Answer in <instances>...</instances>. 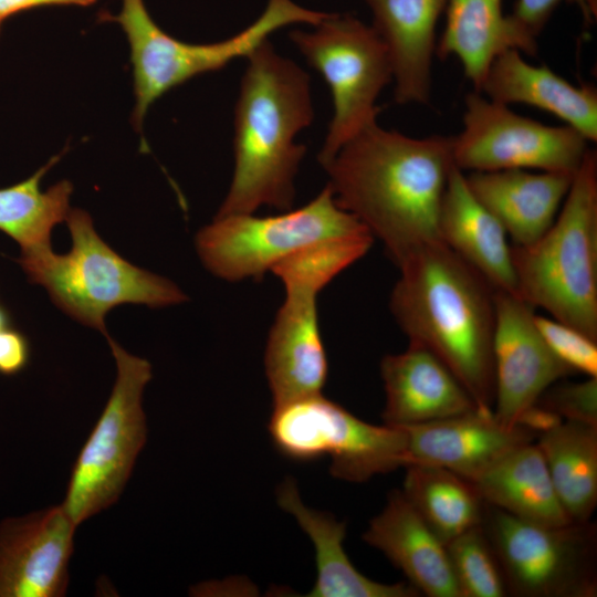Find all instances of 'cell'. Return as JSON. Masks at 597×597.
<instances>
[{"mask_svg":"<svg viewBox=\"0 0 597 597\" xmlns=\"http://www.w3.org/2000/svg\"><path fill=\"white\" fill-rule=\"evenodd\" d=\"M12 326L10 315L7 310L0 304V332Z\"/></svg>","mask_w":597,"mask_h":597,"instance_id":"cell-35","label":"cell"},{"mask_svg":"<svg viewBox=\"0 0 597 597\" xmlns=\"http://www.w3.org/2000/svg\"><path fill=\"white\" fill-rule=\"evenodd\" d=\"M470 482L486 504L517 519L544 525L573 522L534 441L511 450Z\"/></svg>","mask_w":597,"mask_h":597,"instance_id":"cell-25","label":"cell"},{"mask_svg":"<svg viewBox=\"0 0 597 597\" xmlns=\"http://www.w3.org/2000/svg\"><path fill=\"white\" fill-rule=\"evenodd\" d=\"M404 428L408 436L409 464L439 465L468 481L511 450L536 439L522 426H502L493 410L482 408Z\"/></svg>","mask_w":597,"mask_h":597,"instance_id":"cell-16","label":"cell"},{"mask_svg":"<svg viewBox=\"0 0 597 597\" xmlns=\"http://www.w3.org/2000/svg\"><path fill=\"white\" fill-rule=\"evenodd\" d=\"M536 404L563 420L597 426V377H588L580 383L556 381Z\"/></svg>","mask_w":597,"mask_h":597,"instance_id":"cell-31","label":"cell"},{"mask_svg":"<svg viewBox=\"0 0 597 597\" xmlns=\"http://www.w3.org/2000/svg\"><path fill=\"white\" fill-rule=\"evenodd\" d=\"M385 43L395 80V101L426 104L431 92L436 27L448 0H366Z\"/></svg>","mask_w":597,"mask_h":597,"instance_id":"cell-21","label":"cell"},{"mask_svg":"<svg viewBox=\"0 0 597 597\" xmlns=\"http://www.w3.org/2000/svg\"><path fill=\"white\" fill-rule=\"evenodd\" d=\"M535 325L551 350L574 373L597 377V341L555 318L534 316Z\"/></svg>","mask_w":597,"mask_h":597,"instance_id":"cell-30","label":"cell"},{"mask_svg":"<svg viewBox=\"0 0 597 597\" xmlns=\"http://www.w3.org/2000/svg\"><path fill=\"white\" fill-rule=\"evenodd\" d=\"M65 221L72 238L66 254L51 245L21 251L17 260L28 279L45 287L65 314L107 334L105 316L124 303L165 307L188 300L171 281L122 258L96 232L88 212L70 209Z\"/></svg>","mask_w":597,"mask_h":597,"instance_id":"cell-5","label":"cell"},{"mask_svg":"<svg viewBox=\"0 0 597 597\" xmlns=\"http://www.w3.org/2000/svg\"><path fill=\"white\" fill-rule=\"evenodd\" d=\"M479 92L504 105L538 107L563 119L587 142L597 140L596 88L575 86L545 65H532L515 49L492 61Z\"/></svg>","mask_w":597,"mask_h":597,"instance_id":"cell-22","label":"cell"},{"mask_svg":"<svg viewBox=\"0 0 597 597\" xmlns=\"http://www.w3.org/2000/svg\"><path fill=\"white\" fill-rule=\"evenodd\" d=\"M31 347L27 336L10 326L0 332V374L13 376L29 364Z\"/></svg>","mask_w":597,"mask_h":597,"instance_id":"cell-33","label":"cell"},{"mask_svg":"<svg viewBox=\"0 0 597 597\" xmlns=\"http://www.w3.org/2000/svg\"><path fill=\"white\" fill-rule=\"evenodd\" d=\"M438 229L442 243L495 291L517 295L509 235L472 193L465 174L457 166L452 168L443 192Z\"/></svg>","mask_w":597,"mask_h":597,"instance_id":"cell-19","label":"cell"},{"mask_svg":"<svg viewBox=\"0 0 597 597\" xmlns=\"http://www.w3.org/2000/svg\"><path fill=\"white\" fill-rule=\"evenodd\" d=\"M280 506L292 514L315 548L316 580L308 597H416L409 583L384 584L359 573L345 553L346 524L306 507L296 484L287 479L277 491Z\"/></svg>","mask_w":597,"mask_h":597,"instance_id":"cell-23","label":"cell"},{"mask_svg":"<svg viewBox=\"0 0 597 597\" xmlns=\"http://www.w3.org/2000/svg\"><path fill=\"white\" fill-rule=\"evenodd\" d=\"M269 431L285 457L311 461L327 454L332 475L350 482L409 464L404 427L365 422L322 394L274 406Z\"/></svg>","mask_w":597,"mask_h":597,"instance_id":"cell-10","label":"cell"},{"mask_svg":"<svg viewBox=\"0 0 597 597\" xmlns=\"http://www.w3.org/2000/svg\"><path fill=\"white\" fill-rule=\"evenodd\" d=\"M517 296L597 341V155L589 149L548 230L512 245Z\"/></svg>","mask_w":597,"mask_h":597,"instance_id":"cell-4","label":"cell"},{"mask_svg":"<svg viewBox=\"0 0 597 597\" xmlns=\"http://www.w3.org/2000/svg\"><path fill=\"white\" fill-rule=\"evenodd\" d=\"M564 0H516L510 18L515 27L530 42L543 30L556 7ZM575 3L587 21L596 15V0H566Z\"/></svg>","mask_w":597,"mask_h":597,"instance_id":"cell-32","label":"cell"},{"mask_svg":"<svg viewBox=\"0 0 597 597\" xmlns=\"http://www.w3.org/2000/svg\"><path fill=\"white\" fill-rule=\"evenodd\" d=\"M386 392L385 423L398 427L440 420L472 411L474 399L451 370L427 348L410 344L380 362Z\"/></svg>","mask_w":597,"mask_h":597,"instance_id":"cell-17","label":"cell"},{"mask_svg":"<svg viewBox=\"0 0 597 597\" xmlns=\"http://www.w3.org/2000/svg\"><path fill=\"white\" fill-rule=\"evenodd\" d=\"M481 525L500 561L509 595H597V530L591 521L544 525L485 503Z\"/></svg>","mask_w":597,"mask_h":597,"instance_id":"cell-11","label":"cell"},{"mask_svg":"<svg viewBox=\"0 0 597 597\" xmlns=\"http://www.w3.org/2000/svg\"><path fill=\"white\" fill-rule=\"evenodd\" d=\"M285 300L269 333L264 368L273 405L321 394L328 371L317 315L318 293L337 275L333 260L316 249L294 252L271 270Z\"/></svg>","mask_w":597,"mask_h":597,"instance_id":"cell-12","label":"cell"},{"mask_svg":"<svg viewBox=\"0 0 597 597\" xmlns=\"http://www.w3.org/2000/svg\"><path fill=\"white\" fill-rule=\"evenodd\" d=\"M95 2L96 0H0V19L3 22L11 15L40 7H88Z\"/></svg>","mask_w":597,"mask_h":597,"instance_id":"cell-34","label":"cell"},{"mask_svg":"<svg viewBox=\"0 0 597 597\" xmlns=\"http://www.w3.org/2000/svg\"><path fill=\"white\" fill-rule=\"evenodd\" d=\"M555 492L573 522H587L597 505V426L562 421L537 437Z\"/></svg>","mask_w":597,"mask_h":597,"instance_id":"cell-26","label":"cell"},{"mask_svg":"<svg viewBox=\"0 0 597 597\" xmlns=\"http://www.w3.org/2000/svg\"><path fill=\"white\" fill-rule=\"evenodd\" d=\"M311 32L290 38L329 86L333 117L318 161L324 167L359 130L376 122L375 102L392 78L390 57L373 27L349 14L323 19Z\"/></svg>","mask_w":597,"mask_h":597,"instance_id":"cell-9","label":"cell"},{"mask_svg":"<svg viewBox=\"0 0 597 597\" xmlns=\"http://www.w3.org/2000/svg\"><path fill=\"white\" fill-rule=\"evenodd\" d=\"M247 59L234 111L233 177L216 217L252 214L261 206L292 209L306 151L294 137L314 117L310 77L300 66L269 41Z\"/></svg>","mask_w":597,"mask_h":597,"instance_id":"cell-3","label":"cell"},{"mask_svg":"<svg viewBox=\"0 0 597 597\" xmlns=\"http://www.w3.org/2000/svg\"><path fill=\"white\" fill-rule=\"evenodd\" d=\"M575 175L504 169L465 175L475 198L500 221L514 245H527L553 224Z\"/></svg>","mask_w":597,"mask_h":597,"instance_id":"cell-20","label":"cell"},{"mask_svg":"<svg viewBox=\"0 0 597 597\" xmlns=\"http://www.w3.org/2000/svg\"><path fill=\"white\" fill-rule=\"evenodd\" d=\"M447 551L462 597L509 596L500 561L482 525L450 541Z\"/></svg>","mask_w":597,"mask_h":597,"instance_id":"cell-29","label":"cell"},{"mask_svg":"<svg viewBox=\"0 0 597 597\" xmlns=\"http://www.w3.org/2000/svg\"><path fill=\"white\" fill-rule=\"evenodd\" d=\"M75 528L62 504L2 520L0 597L64 596Z\"/></svg>","mask_w":597,"mask_h":597,"instance_id":"cell-15","label":"cell"},{"mask_svg":"<svg viewBox=\"0 0 597 597\" xmlns=\"http://www.w3.org/2000/svg\"><path fill=\"white\" fill-rule=\"evenodd\" d=\"M446 13L437 54L455 56L476 92L492 61L503 51L515 49L527 55L537 52V45L528 42L504 14L502 0H448Z\"/></svg>","mask_w":597,"mask_h":597,"instance_id":"cell-24","label":"cell"},{"mask_svg":"<svg viewBox=\"0 0 597 597\" xmlns=\"http://www.w3.org/2000/svg\"><path fill=\"white\" fill-rule=\"evenodd\" d=\"M1 24H2V21H1V19H0V30H1Z\"/></svg>","mask_w":597,"mask_h":597,"instance_id":"cell-36","label":"cell"},{"mask_svg":"<svg viewBox=\"0 0 597 597\" xmlns=\"http://www.w3.org/2000/svg\"><path fill=\"white\" fill-rule=\"evenodd\" d=\"M587 143L567 125H544L475 91L465 97L463 128L452 136V156L462 171L536 169L575 175L589 150Z\"/></svg>","mask_w":597,"mask_h":597,"instance_id":"cell-13","label":"cell"},{"mask_svg":"<svg viewBox=\"0 0 597 597\" xmlns=\"http://www.w3.org/2000/svg\"><path fill=\"white\" fill-rule=\"evenodd\" d=\"M363 540L379 549L419 593L429 597H462L447 545L402 494L391 492Z\"/></svg>","mask_w":597,"mask_h":597,"instance_id":"cell-18","label":"cell"},{"mask_svg":"<svg viewBox=\"0 0 597 597\" xmlns=\"http://www.w3.org/2000/svg\"><path fill=\"white\" fill-rule=\"evenodd\" d=\"M534 310L517 295L495 291L493 415L507 428L519 426L549 386L574 374L542 337Z\"/></svg>","mask_w":597,"mask_h":597,"instance_id":"cell-14","label":"cell"},{"mask_svg":"<svg viewBox=\"0 0 597 597\" xmlns=\"http://www.w3.org/2000/svg\"><path fill=\"white\" fill-rule=\"evenodd\" d=\"M104 336L115 358L117 376L73 464L62 503L76 526L117 501L147 439L142 397L151 378V366L127 353L108 333Z\"/></svg>","mask_w":597,"mask_h":597,"instance_id":"cell-8","label":"cell"},{"mask_svg":"<svg viewBox=\"0 0 597 597\" xmlns=\"http://www.w3.org/2000/svg\"><path fill=\"white\" fill-rule=\"evenodd\" d=\"M370 234L335 201L327 185L312 201L277 216L214 217L196 235L198 255L216 276L239 282L262 280L268 271L295 251L337 238Z\"/></svg>","mask_w":597,"mask_h":597,"instance_id":"cell-7","label":"cell"},{"mask_svg":"<svg viewBox=\"0 0 597 597\" xmlns=\"http://www.w3.org/2000/svg\"><path fill=\"white\" fill-rule=\"evenodd\" d=\"M327 15L292 0H268L264 11L248 28L227 40L207 44L184 42L166 33L153 20L144 0H123L117 14L103 13L102 18L116 22L126 34L135 94L132 122L140 130L150 105L169 90L218 71L234 59L247 57L283 27L316 25Z\"/></svg>","mask_w":597,"mask_h":597,"instance_id":"cell-6","label":"cell"},{"mask_svg":"<svg viewBox=\"0 0 597 597\" xmlns=\"http://www.w3.org/2000/svg\"><path fill=\"white\" fill-rule=\"evenodd\" d=\"M52 157L29 178L0 188V231L15 240L21 251L51 245V232L70 211L73 185L62 180L41 189L46 171L59 161Z\"/></svg>","mask_w":597,"mask_h":597,"instance_id":"cell-28","label":"cell"},{"mask_svg":"<svg viewBox=\"0 0 597 597\" xmlns=\"http://www.w3.org/2000/svg\"><path fill=\"white\" fill-rule=\"evenodd\" d=\"M454 166L452 136L413 138L376 121L324 169L337 205L384 243L398 266L418 249L441 241L439 211Z\"/></svg>","mask_w":597,"mask_h":597,"instance_id":"cell-1","label":"cell"},{"mask_svg":"<svg viewBox=\"0 0 597 597\" xmlns=\"http://www.w3.org/2000/svg\"><path fill=\"white\" fill-rule=\"evenodd\" d=\"M398 268L389 307L409 343L434 354L479 408L493 410L495 290L441 241Z\"/></svg>","mask_w":597,"mask_h":597,"instance_id":"cell-2","label":"cell"},{"mask_svg":"<svg viewBox=\"0 0 597 597\" xmlns=\"http://www.w3.org/2000/svg\"><path fill=\"white\" fill-rule=\"evenodd\" d=\"M405 469L402 494L446 545L482 524L485 502L470 481L434 464Z\"/></svg>","mask_w":597,"mask_h":597,"instance_id":"cell-27","label":"cell"}]
</instances>
